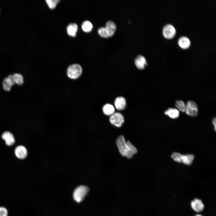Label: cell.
Here are the masks:
<instances>
[{"instance_id": "1", "label": "cell", "mask_w": 216, "mask_h": 216, "mask_svg": "<svg viewBox=\"0 0 216 216\" xmlns=\"http://www.w3.org/2000/svg\"><path fill=\"white\" fill-rule=\"evenodd\" d=\"M116 144L120 154L127 158H132L137 152L135 147L130 141H126L123 135L118 137L116 140Z\"/></svg>"}, {"instance_id": "2", "label": "cell", "mask_w": 216, "mask_h": 216, "mask_svg": "<svg viewBox=\"0 0 216 216\" xmlns=\"http://www.w3.org/2000/svg\"><path fill=\"white\" fill-rule=\"evenodd\" d=\"M88 188L86 186L80 185L76 188L73 194L74 200L76 202H82L87 194Z\"/></svg>"}, {"instance_id": "3", "label": "cell", "mask_w": 216, "mask_h": 216, "mask_svg": "<svg viewBox=\"0 0 216 216\" xmlns=\"http://www.w3.org/2000/svg\"><path fill=\"white\" fill-rule=\"evenodd\" d=\"M82 69L80 65L74 64L70 66L67 70V75L68 77L72 79H76L81 75Z\"/></svg>"}, {"instance_id": "4", "label": "cell", "mask_w": 216, "mask_h": 216, "mask_svg": "<svg viewBox=\"0 0 216 216\" xmlns=\"http://www.w3.org/2000/svg\"><path fill=\"white\" fill-rule=\"evenodd\" d=\"M109 120L112 124L117 127H121L124 122L123 116L119 112L112 114L110 117Z\"/></svg>"}, {"instance_id": "5", "label": "cell", "mask_w": 216, "mask_h": 216, "mask_svg": "<svg viewBox=\"0 0 216 216\" xmlns=\"http://www.w3.org/2000/svg\"><path fill=\"white\" fill-rule=\"evenodd\" d=\"M185 112L187 115L190 116H196L198 112V110L196 104L193 101H188L186 105Z\"/></svg>"}, {"instance_id": "6", "label": "cell", "mask_w": 216, "mask_h": 216, "mask_svg": "<svg viewBox=\"0 0 216 216\" xmlns=\"http://www.w3.org/2000/svg\"><path fill=\"white\" fill-rule=\"evenodd\" d=\"M163 34L164 37L168 39L173 38L176 35V31L174 26L170 24L165 25L162 30Z\"/></svg>"}, {"instance_id": "7", "label": "cell", "mask_w": 216, "mask_h": 216, "mask_svg": "<svg viewBox=\"0 0 216 216\" xmlns=\"http://www.w3.org/2000/svg\"><path fill=\"white\" fill-rule=\"evenodd\" d=\"M15 84L12 75H10L4 78L2 82L3 88L6 91H10L12 86Z\"/></svg>"}, {"instance_id": "8", "label": "cell", "mask_w": 216, "mask_h": 216, "mask_svg": "<svg viewBox=\"0 0 216 216\" xmlns=\"http://www.w3.org/2000/svg\"><path fill=\"white\" fill-rule=\"evenodd\" d=\"M191 206L192 209L198 212L202 211L204 208V205L200 199L195 198L191 202Z\"/></svg>"}, {"instance_id": "9", "label": "cell", "mask_w": 216, "mask_h": 216, "mask_svg": "<svg viewBox=\"0 0 216 216\" xmlns=\"http://www.w3.org/2000/svg\"><path fill=\"white\" fill-rule=\"evenodd\" d=\"M135 64L137 68L139 70L144 69L147 65L145 58L141 55H138L135 59Z\"/></svg>"}, {"instance_id": "10", "label": "cell", "mask_w": 216, "mask_h": 216, "mask_svg": "<svg viewBox=\"0 0 216 216\" xmlns=\"http://www.w3.org/2000/svg\"><path fill=\"white\" fill-rule=\"evenodd\" d=\"M15 154L16 157L20 159H24L26 158L27 151L25 147L22 146L16 147L15 150Z\"/></svg>"}, {"instance_id": "11", "label": "cell", "mask_w": 216, "mask_h": 216, "mask_svg": "<svg viewBox=\"0 0 216 216\" xmlns=\"http://www.w3.org/2000/svg\"><path fill=\"white\" fill-rule=\"evenodd\" d=\"M2 138L5 140L6 144L8 146L13 145L15 142V140L13 134L10 132L6 131L2 134Z\"/></svg>"}, {"instance_id": "12", "label": "cell", "mask_w": 216, "mask_h": 216, "mask_svg": "<svg viewBox=\"0 0 216 216\" xmlns=\"http://www.w3.org/2000/svg\"><path fill=\"white\" fill-rule=\"evenodd\" d=\"M114 104L116 108L118 110H122L126 108V100L124 97H119L117 98L115 101Z\"/></svg>"}, {"instance_id": "13", "label": "cell", "mask_w": 216, "mask_h": 216, "mask_svg": "<svg viewBox=\"0 0 216 216\" xmlns=\"http://www.w3.org/2000/svg\"><path fill=\"white\" fill-rule=\"evenodd\" d=\"M178 43L179 46L183 49L188 48L190 45V41L187 37L183 36L180 37L178 40Z\"/></svg>"}, {"instance_id": "14", "label": "cell", "mask_w": 216, "mask_h": 216, "mask_svg": "<svg viewBox=\"0 0 216 216\" xmlns=\"http://www.w3.org/2000/svg\"><path fill=\"white\" fill-rule=\"evenodd\" d=\"M107 31L109 37L112 36L116 29V26L115 23L111 20L108 21L105 27Z\"/></svg>"}, {"instance_id": "15", "label": "cell", "mask_w": 216, "mask_h": 216, "mask_svg": "<svg viewBox=\"0 0 216 216\" xmlns=\"http://www.w3.org/2000/svg\"><path fill=\"white\" fill-rule=\"evenodd\" d=\"M194 158V156L192 154H182V163L187 165H190L192 164Z\"/></svg>"}, {"instance_id": "16", "label": "cell", "mask_w": 216, "mask_h": 216, "mask_svg": "<svg viewBox=\"0 0 216 216\" xmlns=\"http://www.w3.org/2000/svg\"><path fill=\"white\" fill-rule=\"evenodd\" d=\"M164 113L172 119L177 118L179 116L178 110L175 108H170L168 109L165 111Z\"/></svg>"}, {"instance_id": "17", "label": "cell", "mask_w": 216, "mask_h": 216, "mask_svg": "<svg viewBox=\"0 0 216 216\" xmlns=\"http://www.w3.org/2000/svg\"><path fill=\"white\" fill-rule=\"evenodd\" d=\"M78 29L77 25L74 23L69 24L67 28V32L68 34L72 37H75Z\"/></svg>"}, {"instance_id": "18", "label": "cell", "mask_w": 216, "mask_h": 216, "mask_svg": "<svg viewBox=\"0 0 216 216\" xmlns=\"http://www.w3.org/2000/svg\"><path fill=\"white\" fill-rule=\"evenodd\" d=\"M103 110L104 113L105 115H110L114 113L115 109L112 105L109 104H106L103 106Z\"/></svg>"}, {"instance_id": "19", "label": "cell", "mask_w": 216, "mask_h": 216, "mask_svg": "<svg viewBox=\"0 0 216 216\" xmlns=\"http://www.w3.org/2000/svg\"><path fill=\"white\" fill-rule=\"evenodd\" d=\"M13 79L15 84L19 85H22L24 82L22 76L19 73H15L12 75Z\"/></svg>"}, {"instance_id": "20", "label": "cell", "mask_w": 216, "mask_h": 216, "mask_svg": "<svg viewBox=\"0 0 216 216\" xmlns=\"http://www.w3.org/2000/svg\"><path fill=\"white\" fill-rule=\"evenodd\" d=\"M82 28L84 32H88L92 31L93 28V25L90 21L86 20L82 23Z\"/></svg>"}, {"instance_id": "21", "label": "cell", "mask_w": 216, "mask_h": 216, "mask_svg": "<svg viewBox=\"0 0 216 216\" xmlns=\"http://www.w3.org/2000/svg\"><path fill=\"white\" fill-rule=\"evenodd\" d=\"M175 106L178 110L182 112H185L186 105L182 100H178L176 101Z\"/></svg>"}, {"instance_id": "22", "label": "cell", "mask_w": 216, "mask_h": 216, "mask_svg": "<svg viewBox=\"0 0 216 216\" xmlns=\"http://www.w3.org/2000/svg\"><path fill=\"white\" fill-rule=\"evenodd\" d=\"M182 154L177 152L173 153L171 155V157L176 162L178 163H182Z\"/></svg>"}, {"instance_id": "23", "label": "cell", "mask_w": 216, "mask_h": 216, "mask_svg": "<svg viewBox=\"0 0 216 216\" xmlns=\"http://www.w3.org/2000/svg\"><path fill=\"white\" fill-rule=\"evenodd\" d=\"M99 35L102 37L106 38L109 37L107 31L105 27H102L100 28L98 31Z\"/></svg>"}, {"instance_id": "24", "label": "cell", "mask_w": 216, "mask_h": 216, "mask_svg": "<svg viewBox=\"0 0 216 216\" xmlns=\"http://www.w3.org/2000/svg\"><path fill=\"white\" fill-rule=\"evenodd\" d=\"M60 2L59 0H47L46 2L49 7L51 9L55 8L57 4Z\"/></svg>"}, {"instance_id": "25", "label": "cell", "mask_w": 216, "mask_h": 216, "mask_svg": "<svg viewBox=\"0 0 216 216\" xmlns=\"http://www.w3.org/2000/svg\"><path fill=\"white\" fill-rule=\"evenodd\" d=\"M8 212L7 209L4 207H0V216H7Z\"/></svg>"}, {"instance_id": "26", "label": "cell", "mask_w": 216, "mask_h": 216, "mask_svg": "<svg viewBox=\"0 0 216 216\" xmlns=\"http://www.w3.org/2000/svg\"><path fill=\"white\" fill-rule=\"evenodd\" d=\"M216 118L214 117V118H213V119L212 120V123L213 124V125L214 126V130H215V131H216Z\"/></svg>"}, {"instance_id": "27", "label": "cell", "mask_w": 216, "mask_h": 216, "mask_svg": "<svg viewBox=\"0 0 216 216\" xmlns=\"http://www.w3.org/2000/svg\"><path fill=\"white\" fill-rule=\"evenodd\" d=\"M195 216H202L201 215H200V214H197V215H195Z\"/></svg>"}]
</instances>
